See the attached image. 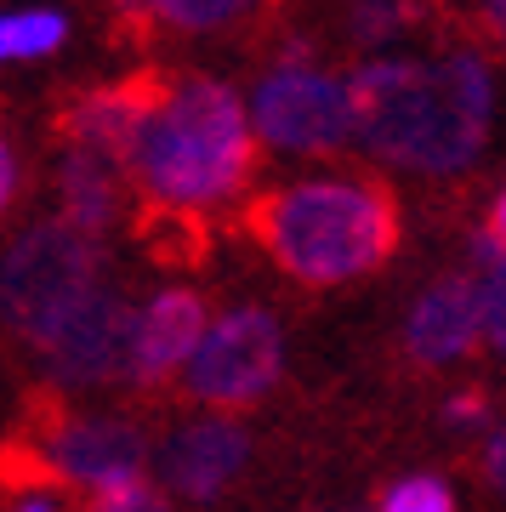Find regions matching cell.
I'll list each match as a JSON object with an SVG mask.
<instances>
[{
  "instance_id": "cell-21",
  "label": "cell",
  "mask_w": 506,
  "mask_h": 512,
  "mask_svg": "<svg viewBox=\"0 0 506 512\" xmlns=\"http://www.w3.org/2000/svg\"><path fill=\"white\" fill-rule=\"evenodd\" d=\"M0 194H6V200H18V148H12V143L0 148Z\"/></svg>"
},
{
  "instance_id": "cell-18",
  "label": "cell",
  "mask_w": 506,
  "mask_h": 512,
  "mask_svg": "<svg viewBox=\"0 0 506 512\" xmlns=\"http://www.w3.org/2000/svg\"><path fill=\"white\" fill-rule=\"evenodd\" d=\"M381 512H455V495L438 478H404L393 484V495L381 501Z\"/></svg>"
},
{
  "instance_id": "cell-5",
  "label": "cell",
  "mask_w": 506,
  "mask_h": 512,
  "mask_svg": "<svg viewBox=\"0 0 506 512\" xmlns=\"http://www.w3.org/2000/svg\"><path fill=\"white\" fill-rule=\"evenodd\" d=\"M251 126L279 154H336L359 143V114L347 74L308 63V52H285L256 74L251 86Z\"/></svg>"
},
{
  "instance_id": "cell-10",
  "label": "cell",
  "mask_w": 506,
  "mask_h": 512,
  "mask_svg": "<svg viewBox=\"0 0 506 512\" xmlns=\"http://www.w3.org/2000/svg\"><path fill=\"white\" fill-rule=\"evenodd\" d=\"M205 302L194 291H160L154 302L137 308V342H131V382L154 387L171 370H188V359L205 342Z\"/></svg>"
},
{
  "instance_id": "cell-22",
  "label": "cell",
  "mask_w": 506,
  "mask_h": 512,
  "mask_svg": "<svg viewBox=\"0 0 506 512\" xmlns=\"http://www.w3.org/2000/svg\"><path fill=\"white\" fill-rule=\"evenodd\" d=\"M484 239H489V245H495V251L506 256V194L495 200V211H489V228H484Z\"/></svg>"
},
{
  "instance_id": "cell-2",
  "label": "cell",
  "mask_w": 506,
  "mask_h": 512,
  "mask_svg": "<svg viewBox=\"0 0 506 512\" xmlns=\"http://www.w3.org/2000/svg\"><path fill=\"white\" fill-rule=\"evenodd\" d=\"M256 126L251 103L211 74L165 80L160 103L148 109L143 131L126 154V171L148 211L199 217L239 200L256 171Z\"/></svg>"
},
{
  "instance_id": "cell-14",
  "label": "cell",
  "mask_w": 506,
  "mask_h": 512,
  "mask_svg": "<svg viewBox=\"0 0 506 512\" xmlns=\"http://www.w3.org/2000/svg\"><path fill=\"white\" fill-rule=\"evenodd\" d=\"M126 6L171 35H217V29H234L251 12H262L268 0H126Z\"/></svg>"
},
{
  "instance_id": "cell-4",
  "label": "cell",
  "mask_w": 506,
  "mask_h": 512,
  "mask_svg": "<svg viewBox=\"0 0 506 512\" xmlns=\"http://www.w3.org/2000/svg\"><path fill=\"white\" fill-rule=\"evenodd\" d=\"M91 291H103L91 234H80L69 222H35L12 239V251H6V325L29 348H46L57 325Z\"/></svg>"
},
{
  "instance_id": "cell-13",
  "label": "cell",
  "mask_w": 506,
  "mask_h": 512,
  "mask_svg": "<svg viewBox=\"0 0 506 512\" xmlns=\"http://www.w3.org/2000/svg\"><path fill=\"white\" fill-rule=\"evenodd\" d=\"M57 205H63L69 228L97 239L120 217V171H114V160L86 154V148H69L63 165H57Z\"/></svg>"
},
{
  "instance_id": "cell-3",
  "label": "cell",
  "mask_w": 506,
  "mask_h": 512,
  "mask_svg": "<svg viewBox=\"0 0 506 512\" xmlns=\"http://www.w3.org/2000/svg\"><path fill=\"white\" fill-rule=\"evenodd\" d=\"M262 251L313 291L381 268L398 245V200L376 177H308L245 205Z\"/></svg>"
},
{
  "instance_id": "cell-20",
  "label": "cell",
  "mask_w": 506,
  "mask_h": 512,
  "mask_svg": "<svg viewBox=\"0 0 506 512\" xmlns=\"http://www.w3.org/2000/svg\"><path fill=\"white\" fill-rule=\"evenodd\" d=\"M478 18H484V29L506 46V0H478Z\"/></svg>"
},
{
  "instance_id": "cell-11",
  "label": "cell",
  "mask_w": 506,
  "mask_h": 512,
  "mask_svg": "<svg viewBox=\"0 0 506 512\" xmlns=\"http://www.w3.org/2000/svg\"><path fill=\"white\" fill-rule=\"evenodd\" d=\"M484 336V296H478V279H438L416 296L410 308V325H404V348L427 359V365H444V359H461Z\"/></svg>"
},
{
  "instance_id": "cell-9",
  "label": "cell",
  "mask_w": 506,
  "mask_h": 512,
  "mask_svg": "<svg viewBox=\"0 0 506 512\" xmlns=\"http://www.w3.org/2000/svg\"><path fill=\"white\" fill-rule=\"evenodd\" d=\"M160 92H165V74H131L120 86L74 97L69 109L57 114V131H63L69 148H86V154H103V160H126L148 109L160 103Z\"/></svg>"
},
{
  "instance_id": "cell-8",
  "label": "cell",
  "mask_w": 506,
  "mask_h": 512,
  "mask_svg": "<svg viewBox=\"0 0 506 512\" xmlns=\"http://www.w3.org/2000/svg\"><path fill=\"white\" fill-rule=\"evenodd\" d=\"M131 342H137V308L103 285L57 325V336L40 348V359L52 370V382L97 387L109 376H131Z\"/></svg>"
},
{
  "instance_id": "cell-24",
  "label": "cell",
  "mask_w": 506,
  "mask_h": 512,
  "mask_svg": "<svg viewBox=\"0 0 506 512\" xmlns=\"http://www.w3.org/2000/svg\"><path fill=\"white\" fill-rule=\"evenodd\" d=\"M489 478H495V484L506 490V433H501L495 444H489Z\"/></svg>"
},
{
  "instance_id": "cell-7",
  "label": "cell",
  "mask_w": 506,
  "mask_h": 512,
  "mask_svg": "<svg viewBox=\"0 0 506 512\" xmlns=\"http://www.w3.org/2000/svg\"><path fill=\"white\" fill-rule=\"evenodd\" d=\"M279 325L262 308H234L205 330L199 353L188 359V393L217 410L256 404L279 382Z\"/></svg>"
},
{
  "instance_id": "cell-15",
  "label": "cell",
  "mask_w": 506,
  "mask_h": 512,
  "mask_svg": "<svg viewBox=\"0 0 506 512\" xmlns=\"http://www.w3.org/2000/svg\"><path fill=\"white\" fill-rule=\"evenodd\" d=\"M421 12H427L421 0H353V6H347V40L381 52V46H393L398 35H410L421 23Z\"/></svg>"
},
{
  "instance_id": "cell-16",
  "label": "cell",
  "mask_w": 506,
  "mask_h": 512,
  "mask_svg": "<svg viewBox=\"0 0 506 512\" xmlns=\"http://www.w3.org/2000/svg\"><path fill=\"white\" fill-rule=\"evenodd\" d=\"M69 35V23L57 18V12H12V18L0 23V57H46L63 46Z\"/></svg>"
},
{
  "instance_id": "cell-1",
  "label": "cell",
  "mask_w": 506,
  "mask_h": 512,
  "mask_svg": "<svg viewBox=\"0 0 506 512\" xmlns=\"http://www.w3.org/2000/svg\"><path fill=\"white\" fill-rule=\"evenodd\" d=\"M347 86L359 114V148L381 165L450 177L489 143L495 74L467 46L438 57H370L347 74Z\"/></svg>"
},
{
  "instance_id": "cell-17",
  "label": "cell",
  "mask_w": 506,
  "mask_h": 512,
  "mask_svg": "<svg viewBox=\"0 0 506 512\" xmlns=\"http://www.w3.org/2000/svg\"><path fill=\"white\" fill-rule=\"evenodd\" d=\"M472 256H478V296H484V336L495 342V348L506 353V256L489 245L484 234H478V245H472Z\"/></svg>"
},
{
  "instance_id": "cell-23",
  "label": "cell",
  "mask_w": 506,
  "mask_h": 512,
  "mask_svg": "<svg viewBox=\"0 0 506 512\" xmlns=\"http://www.w3.org/2000/svg\"><path fill=\"white\" fill-rule=\"evenodd\" d=\"M484 416V399H478V393H461V399L450 404V421H478Z\"/></svg>"
},
{
  "instance_id": "cell-6",
  "label": "cell",
  "mask_w": 506,
  "mask_h": 512,
  "mask_svg": "<svg viewBox=\"0 0 506 512\" xmlns=\"http://www.w3.org/2000/svg\"><path fill=\"white\" fill-rule=\"evenodd\" d=\"M12 467L40 478H69L91 495L143 484V439L126 421H91V416H46L40 439L12 444Z\"/></svg>"
},
{
  "instance_id": "cell-25",
  "label": "cell",
  "mask_w": 506,
  "mask_h": 512,
  "mask_svg": "<svg viewBox=\"0 0 506 512\" xmlns=\"http://www.w3.org/2000/svg\"><path fill=\"white\" fill-rule=\"evenodd\" d=\"M12 512H57V507H52V501H46V495H29V501H18V507H12Z\"/></svg>"
},
{
  "instance_id": "cell-19",
  "label": "cell",
  "mask_w": 506,
  "mask_h": 512,
  "mask_svg": "<svg viewBox=\"0 0 506 512\" xmlns=\"http://www.w3.org/2000/svg\"><path fill=\"white\" fill-rule=\"evenodd\" d=\"M86 512H165V495L154 484H126V490H109V495H91Z\"/></svg>"
},
{
  "instance_id": "cell-12",
  "label": "cell",
  "mask_w": 506,
  "mask_h": 512,
  "mask_svg": "<svg viewBox=\"0 0 506 512\" xmlns=\"http://www.w3.org/2000/svg\"><path fill=\"white\" fill-rule=\"evenodd\" d=\"M245 456H251V444H245V433H239L234 421H194V427H182L177 439L165 444L160 473L177 495L211 501V495H222L234 484Z\"/></svg>"
}]
</instances>
